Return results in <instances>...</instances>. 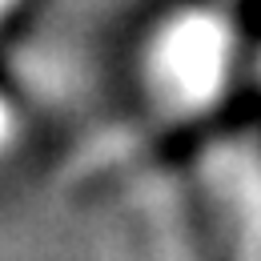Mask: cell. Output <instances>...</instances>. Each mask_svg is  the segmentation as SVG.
<instances>
[{
    "label": "cell",
    "instance_id": "3",
    "mask_svg": "<svg viewBox=\"0 0 261 261\" xmlns=\"http://www.w3.org/2000/svg\"><path fill=\"white\" fill-rule=\"evenodd\" d=\"M249 97L257 100V109H261V48H257V57H253V93Z\"/></svg>",
    "mask_w": 261,
    "mask_h": 261
},
{
    "label": "cell",
    "instance_id": "2",
    "mask_svg": "<svg viewBox=\"0 0 261 261\" xmlns=\"http://www.w3.org/2000/svg\"><path fill=\"white\" fill-rule=\"evenodd\" d=\"M185 177L209 261H261V125L241 117L201 141Z\"/></svg>",
    "mask_w": 261,
    "mask_h": 261
},
{
    "label": "cell",
    "instance_id": "1",
    "mask_svg": "<svg viewBox=\"0 0 261 261\" xmlns=\"http://www.w3.org/2000/svg\"><path fill=\"white\" fill-rule=\"evenodd\" d=\"M257 48L233 0H173L133 36L121 113L85 149L89 169H129L153 157H189L201 141L229 129L253 93Z\"/></svg>",
    "mask_w": 261,
    "mask_h": 261
}]
</instances>
